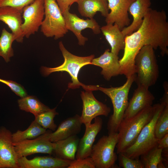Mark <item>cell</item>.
Wrapping results in <instances>:
<instances>
[{"label":"cell","instance_id":"6da1fadb","mask_svg":"<svg viewBox=\"0 0 168 168\" xmlns=\"http://www.w3.org/2000/svg\"><path fill=\"white\" fill-rule=\"evenodd\" d=\"M149 45L154 49L159 48L162 56L168 54V22L166 12L150 8L140 27L125 36L124 53L119 60L120 75L127 78L136 74L135 57L143 46Z\"/></svg>","mask_w":168,"mask_h":168},{"label":"cell","instance_id":"7a4b0ae2","mask_svg":"<svg viewBox=\"0 0 168 168\" xmlns=\"http://www.w3.org/2000/svg\"><path fill=\"white\" fill-rule=\"evenodd\" d=\"M155 110L154 104L133 116L123 118L118 128L117 154L124 152L134 142L142 128L152 118Z\"/></svg>","mask_w":168,"mask_h":168},{"label":"cell","instance_id":"3957f363","mask_svg":"<svg viewBox=\"0 0 168 168\" xmlns=\"http://www.w3.org/2000/svg\"><path fill=\"white\" fill-rule=\"evenodd\" d=\"M136 76V74L133 75L127 78L126 82L119 87L105 88L97 85V90L107 95L110 99L113 105V114L107 124L108 134L118 133L119 124L128 105L129 91Z\"/></svg>","mask_w":168,"mask_h":168},{"label":"cell","instance_id":"277c9868","mask_svg":"<svg viewBox=\"0 0 168 168\" xmlns=\"http://www.w3.org/2000/svg\"><path fill=\"white\" fill-rule=\"evenodd\" d=\"M59 47L64 58L63 63L60 65L54 68L44 66L41 67L42 74L47 76L55 72H66L68 73L71 78L72 82H69L68 87L75 89L82 86L85 90L88 85L80 82L78 78V75L81 68L85 66L91 64V62L94 58V54L85 57H80L74 55L69 52L65 47L62 41L59 42Z\"/></svg>","mask_w":168,"mask_h":168},{"label":"cell","instance_id":"5b68a950","mask_svg":"<svg viewBox=\"0 0 168 168\" xmlns=\"http://www.w3.org/2000/svg\"><path fill=\"white\" fill-rule=\"evenodd\" d=\"M154 49L151 46H143L135 59V82L138 86L149 88L155 84L159 77V70Z\"/></svg>","mask_w":168,"mask_h":168},{"label":"cell","instance_id":"8992f818","mask_svg":"<svg viewBox=\"0 0 168 168\" xmlns=\"http://www.w3.org/2000/svg\"><path fill=\"white\" fill-rule=\"evenodd\" d=\"M155 105L154 113L151 120L142 128L134 142L123 152L127 156L139 158V156L157 146L159 140L155 136V126L165 105L160 102Z\"/></svg>","mask_w":168,"mask_h":168},{"label":"cell","instance_id":"52a82bcc","mask_svg":"<svg viewBox=\"0 0 168 168\" xmlns=\"http://www.w3.org/2000/svg\"><path fill=\"white\" fill-rule=\"evenodd\" d=\"M44 16L40 31L47 37L57 40L68 31L62 13L55 0H44Z\"/></svg>","mask_w":168,"mask_h":168},{"label":"cell","instance_id":"ba28073f","mask_svg":"<svg viewBox=\"0 0 168 168\" xmlns=\"http://www.w3.org/2000/svg\"><path fill=\"white\" fill-rule=\"evenodd\" d=\"M118 133L104 135L93 145L90 157L95 168L114 167L117 160L114 149L118 141Z\"/></svg>","mask_w":168,"mask_h":168},{"label":"cell","instance_id":"9c48e42d","mask_svg":"<svg viewBox=\"0 0 168 168\" xmlns=\"http://www.w3.org/2000/svg\"><path fill=\"white\" fill-rule=\"evenodd\" d=\"M44 16V0H35L23 8L22 16L24 21L21 29L24 37L29 38L38 31Z\"/></svg>","mask_w":168,"mask_h":168},{"label":"cell","instance_id":"30bf717a","mask_svg":"<svg viewBox=\"0 0 168 168\" xmlns=\"http://www.w3.org/2000/svg\"><path fill=\"white\" fill-rule=\"evenodd\" d=\"M48 132L47 130L44 133L33 139L13 142L18 158L37 153L53 155L55 143L49 140Z\"/></svg>","mask_w":168,"mask_h":168},{"label":"cell","instance_id":"8fae6325","mask_svg":"<svg viewBox=\"0 0 168 168\" xmlns=\"http://www.w3.org/2000/svg\"><path fill=\"white\" fill-rule=\"evenodd\" d=\"M85 91H81V94L83 107L80 119L81 123L86 126L91 124L92 120L99 116H108L111 109L95 98L92 90Z\"/></svg>","mask_w":168,"mask_h":168},{"label":"cell","instance_id":"7c38bea8","mask_svg":"<svg viewBox=\"0 0 168 168\" xmlns=\"http://www.w3.org/2000/svg\"><path fill=\"white\" fill-rule=\"evenodd\" d=\"M69 9H67L62 13L66 28L73 32L77 37L78 44L84 45L88 38L82 34L83 30L87 28L91 29L93 33L98 34L101 33L100 27L93 18L84 20L79 17L76 14L71 13Z\"/></svg>","mask_w":168,"mask_h":168},{"label":"cell","instance_id":"4fadbf2b","mask_svg":"<svg viewBox=\"0 0 168 168\" xmlns=\"http://www.w3.org/2000/svg\"><path fill=\"white\" fill-rule=\"evenodd\" d=\"M12 134L5 127H0V168H19Z\"/></svg>","mask_w":168,"mask_h":168},{"label":"cell","instance_id":"5bb4252c","mask_svg":"<svg viewBox=\"0 0 168 168\" xmlns=\"http://www.w3.org/2000/svg\"><path fill=\"white\" fill-rule=\"evenodd\" d=\"M135 0H108L110 10L105 17L106 24H117L122 30L130 24L128 15V9Z\"/></svg>","mask_w":168,"mask_h":168},{"label":"cell","instance_id":"9a60e30c","mask_svg":"<svg viewBox=\"0 0 168 168\" xmlns=\"http://www.w3.org/2000/svg\"><path fill=\"white\" fill-rule=\"evenodd\" d=\"M102 125V119L97 116L94 119L93 124L85 126L84 134L79 139L76 159H82L90 156L95 138L101 129Z\"/></svg>","mask_w":168,"mask_h":168},{"label":"cell","instance_id":"2e32d148","mask_svg":"<svg viewBox=\"0 0 168 168\" xmlns=\"http://www.w3.org/2000/svg\"><path fill=\"white\" fill-rule=\"evenodd\" d=\"M155 99L148 88L142 85L138 86L128 103L124 118L133 116L144 109L152 105Z\"/></svg>","mask_w":168,"mask_h":168},{"label":"cell","instance_id":"e0dca14e","mask_svg":"<svg viewBox=\"0 0 168 168\" xmlns=\"http://www.w3.org/2000/svg\"><path fill=\"white\" fill-rule=\"evenodd\" d=\"M22 11L10 6L0 7V21L6 24L14 35L15 41L22 43L24 35L21 26L23 23Z\"/></svg>","mask_w":168,"mask_h":168},{"label":"cell","instance_id":"ac0fdd59","mask_svg":"<svg viewBox=\"0 0 168 168\" xmlns=\"http://www.w3.org/2000/svg\"><path fill=\"white\" fill-rule=\"evenodd\" d=\"M80 118V115L76 114L62 122L54 132L48 129L47 137L49 140L54 143L77 135L81 131L82 124Z\"/></svg>","mask_w":168,"mask_h":168},{"label":"cell","instance_id":"d6986e66","mask_svg":"<svg viewBox=\"0 0 168 168\" xmlns=\"http://www.w3.org/2000/svg\"><path fill=\"white\" fill-rule=\"evenodd\" d=\"M110 49H106L99 57L94 58L91 64L102 68L101 74L107 80L120 74V66L118 55L113 53Z\"/></svg>","mask_w":168,"mask_h":168},{"label":"cell","instance_id":"ffe728a7","mask_svg":"<svg viewBox=\"0 0 168 168\" xmlns=\"http://www.w3.org/2000/svg\"><path fill=\"white\" fill-rule=\"evenodd\" d=\"M71 161L50 156H36L31 159L26 157L18 158L19 168H67Z\"/></svg>","mask_w":168,"mask_h":168},{"label":"cell","instance_id":"44dd1931","mask_svg":"<svg viewBox=\"0 0 168 168\" xmlns=\"http://www.w3.org/2000/svg\"><path fill=\"white\" fill-rule=\"evenodd\" d=\"M151 4V0H135L131 4L128 12L133 16V21L128 26L122 30L125 36L131 34L140 27Z\"/></svg>","mask_w":168,"mask_h":168},{"label":"cell","instance_id":"7402d4cb","mask_svg":"<svg viewBox=\"0 0 168 168\" xmlns=\"http://www.w3.org/2000/svg\"><path fill=\"white\" fill-rule=\"evenodd\" d=\"M100 30L111 47V52L118 55L124 49L125 36L116 24H106L100 28Z\"/></svg>","mask_w":168,"mask_h":168},{"label":"cell","instance_id":"603a6c76","mask_svg":"<svg viewBox=\"0 0 168 168\" xmlns=\"http://www.w3.org/2000/svg\"><path fill=\"white\" fill-rule=\"evenodd\" d=\"M79 139L77 135L71 136L55 143L53 155L61 159L73 161L75 159Z\"/></svg>","mask_w":168,"mask_h":168},{"label":"cell","instance_id":"cb8c5ba5","mask_svg":"<svg viewBox=\"0 0 168 168\" xmlns=\"http://www.w3.org/2000/svg\"><path fill=\"white\" fill-rule=\"evenodd\" d=\"M77 3L80 14L90 19L93 18L97 12L105 17L109 13L108 0H79Z\"/></svg>","mask_w":168,"mask_h":168},{"label":"cell","instance_id":"d4e9b609","mask_svg":"<svg viewBox=\"0 0 168 168\" xmlns=\"http://www.w3.org/2000/svg\"><path fill=\"white\" fill-rule=\"evenodd\" d=\"M17 102L21 110L32 113L35 116L50 109L34 96L27 95L18 99Z\"/></svg>","mask_w":168,"mask_h":168},{"label":"cell","instance_id":"484cf974","mask_svg":"<svg viewBox=\"0 0 168 168\" xmlns=\"http://www.w3.org/2000/svg\"><path fill=\"white\" fill-rule=\"evenodd\" d=\"M47 130L43 128L34 120L25 130H17L12 134L13 142L35 138L44 133Z\"/></svg>","mask_w":168,"mask_h":168},{"label":"cell","instance_id":"4316f807","mask_svg":"<svg viewBox=\"0 0 168 168\" xmlns=\"http://www.w3.org/2000/svg\"><path fill=\"white\" fill-rule=\"evenodd\" d=\"M162 149L157 146L140 156L144 168H166L163 163Z\"/></svg>","mask_w":168,"mask_h":168},{"label":"cell","instance_id":"83f0119b","mask_svg":"<svg viewBox=\"0 0 168 168\" xmlns=\"http://www.w3.org/2000/svg\"><path fill=\"white\" fill-rule=\"evenodd\" d=\"M15 41L14 35L5 28L2 29L0 36V57L6 63L9 62L14 55L12 44Z\"/></svg>","mask_w":168,"mask_h":168},{"label":"cell","instance_id":"f1b7e54d","mask_svg":"<svg viewBox=\"0 0 168 168\" xmlns=\"http://www.w3.org/2000/svg\"><path fill=\"white\" fill-rule=\"evenodd\" d=\"M55 107L42 113L35 116L34 120L43 128L54 131L57 126L55 123L54 119L58 113L56 110Z\"/></svg>","mask_w":168,"mask_h":168},{"label":"cell","instance_id":"f546056e","mask_svg":"<svg viewBox=\"0 0 168 168\" xmlns=\"http://www.w3.org/2000/svg\"><path fill=\"white\" fill-rule=\"evenodd\" d=\"M168 133V104L165 107L156 121L155 128L156 138L159 140Z\"/></svg>","mask_w":168,"mask_h":168},{"label":"cell","instance_id":"4dcf8cb0","mask_svg":"<svg viewBox=\"0 0 168 168\" xmlns=\"http://www.w3.org/2000/svg\"><path fill=\"white\" fill-rule=\"evenodd\" d=\"M119 165L124 168H144L139 158L133 159L126 156L123 153L118 154Z\"/></svg>","mask_w":168,"mask_h":168},{"label":"cell","instance_id":"1f68e13d","mask_svg":"<svg viewBox=\"0 0 168 168\" xmlns=\"http://www.w3.org/2000/svg\"><path fill=\"white\" fill-rule=\"evenodd\" d=\"M35 0H0V7L10 6L22 11L25 6L30 4Z\"/></svg>","mask_w":168,"mask_h":168},{"label":"cell","instance_id":"d6a6232c","mask_svg":"<svg viewBox=\"0 0 168 168\" xmlns=\"http://www.w3.org/2000/svg\"><path fill=\"white\" fill-rule=\"evenodd\" d=\"M0 82L4 83L8 86L16 95L21 98L27 95L26 90L23 86L15 82L0 78Z\"/></svg>","mask_w":168,"mask_h":168},{"label":"cell","instance_id":"836d02e7","mask_svg":"<svg viewBox=\"0 0 168 168\" xmlns=\"http://www.w3.org/2000/svg\"><path fill=\"white\" fill-rule=\"evenodd\" d=\"M67 168H95L93 161L90 157L72 161Z\"/></svg>","mask_w":168,"mask_h":168},{"label":"cell","instance_id":"e575fe53","mask_svg":"<svg viewBox=\"0 0 168 168\" xmlns=\"http://www.w3.org/2000/svg\"><path fill=\"white\" fill-rule=\"evenodd\" d=\"M79 0H55L62 13L75 2H77Z\"/></svg>","mask_w":168,"mask_h":168},{"label":"cell","instance_id":"d590c367","mask_svg":"<svg viewBox=\"0 0 168 168\" xmlns=\"http://www.w3.org/2000/svg\"><path fill=\"white\" fill-rule=\"evenodd\" d=\"M157 147L162 149L168 148V133L159 140Z\"/></svg>","mask_w":168,"mask_h":168}]
</instances>
